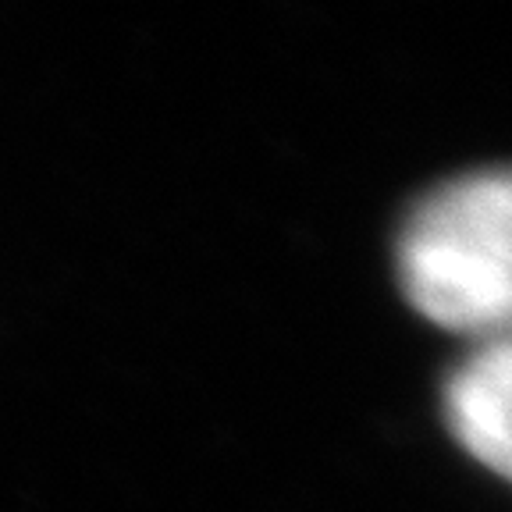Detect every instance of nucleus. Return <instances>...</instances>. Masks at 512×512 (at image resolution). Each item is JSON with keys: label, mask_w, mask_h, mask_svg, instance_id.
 I'll use <instances>...</instances> for the list:
<instances>
[{"label": "nucleus", "mask_w": 512, "mask_h": 512, "mask_svg": "<svg viewBox=\"0 0 512 512\" xmlns=\"http://www.w3.org/2000/svg\"><path fill=\"white\" fill-rule=\"evenodd\" d=\"M406 299L448 331H495L512 306V185L466 175L431 192L402 228Z\"/></svg>", "instance_id": "nucleus-1"}, {"label": "nucleus", "mask_w": 512, "mask_h": 512, "mask_svg": "<svg viewBox=\"0 0 512 512\" xmlns=\"http://www.w3.org/2000/svg\"><path fill=\"white\" fill-rule=\"evenodd\" d=\"M509 399H512V352L495 338L452 374L445 392L448 427L477 463L509 477Z\"/></svg>", "instance_id": "nucleus-2"}]
</instances>
